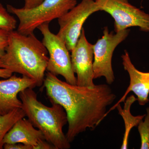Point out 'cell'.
I'll return each instance as SVG.
<instances>
[{
    "instance_id": "12",
    "label": "cell",
    "mask_w": 149,
    "mask_h": 149,
    "mask_svg": "<svg viewBox=\"0 0 149 149\" xmlns=\"http://www.w3.org/2000/svg\"><path fill=\"white\" fill-rule=\"evenodd\" d=\"M45 140L42 131L36 129L28 119L17 120L4 138L3 144L21 143L31 146L32 149L42 140Z\"/></svg>"
},
{
    "instance_id": "11",
    "label": "cell",
    "mask_w": 149,
    "mask_h": 149,
    "mask_svg": "<svg viewBox=\"0 0 149 149\" xmlns=\"http://www.w3.org/2000/svg\"><path fill=\"white\" fill-rule=\"evenodd\" d=\"M122 64L124 69L128 72L130 77V83L124 95L108 113L114 109L116 107L124 102L126 96L130 92H133L137 97V101L140 105L144 106L149 100V72H141L136 69L133 64L127 50L121 56Z\"/></svg>"
},
{
    "instance_id": "23",
    "label": "cell",
    "mask_w": 149,
    "mask_h": 149,
    "mask_svg": "<svg viewBox=\"0 0 149 149\" xmlns=\"http://www.w3.org/2000/svg\"><path fill=\"white\" fill-rule=\"evenodd\" d=\"M93 1H97V0H93Z\"/></svg>"
},
{
    "instance_id": "21",
    "label": "cell",
    "mask_w": 149,
    "mask_h": 149,
    "mask_svg": "<svg viewBox=\"0 0 149 149\" xmlns=\"http://www.w3.org/2000/svg\"><path fill=\"white\" fill-rule=\"evenodd\" d=\"M13 73L8 70L0 68V77L7 79L11 76Z\"/></svg>"
},
{
    "instance_id": "1",
    "label": "cell",
    "mask_w": 149,
    "mask_h": 149,
    "mask_svg": "<svg viewBox=\"0 0 149 149\" xmlns=\"http://www.w3.org/2000/svg\"><path fill=\"white\" fill-rule=\"evenodd\" d=\"M43 85L51 102L59 104L66 112L68 125L65 135L70 143L87 129L94 130L107 116L108 107L116 97L108 85L93 88L71 85L49 72Z\"/></svg>"
},
{
    "instance_id": "14",
    "label": "cell",
    "mask_w": 149,
    "mask_h": 149,
    "mask_svg": "<svg viewBox=\"0 0 149 149\" xmlns=\"http://www.w3.org/2000/svg\"><path fill=\"white\" fill-rule=\"evenodd\" d=\"M26 117L22 108L17 109L4 115H0V149L3 148L4 138L14 124L19 119Z\"/></svg>"
},
{
    "instance_id": "13",
    "label": "cell",
    "mask_w": 149,
    "mask_h": 149,
    "mask_svg": "<svg viewBox=\"0 0 149 149\" xmlns=\"http://www.w3.org/2000/svg\"><path fill=\"white\" fill-rule=\"evenodd\" d=\"M136 101H137V99L134 95H131L124 101L123 109L121 107L120 104L116 107L119 115L124 120L125 126V132L123 139L122 145L120 147L121 149L128 148V139L131 129L133 127L138 126L139 123L143 120L146 116V114H144L143 115L134 116L131 114L130 112L131 106Z\"/></svg>"
},
{
    "instance_id": "16",
    "label": "cell",
    "mask_w": 149,
    "mask_h": 149,
    "mask_svg": "<svg viewBox=\"0 0 149 149\" xmlns=\"http://www.w3.org/2000/svg\"><path fill=\"white\" fill-rule=\"evenodd\" d=\"M8 13L3 6L0 7V30L10 32L16 28L17 22Z\"/></svg>"
},
{
    "instance_id": "17",
    "label": "cell",
    "mask_w": 149,
    "mask_h": 149,
    "mask_svg": "<svg viewBox=\"0 0 149 149\" xmlns=\"http://www.w3.org/2000/svg\"><path fill=\"white\" fill-rule=\"evenodd\" d=\"M9 32L0 30V57L5 53L8 45Z\"/></svg>"
},
{
    "instance_id": "20",
    "label": "cell",
    "mask_w": 149,
    "mask_h": 149,
    "mask_svg": "<svg viewBox=\"0 0 149 149\" xmlns=\"http://www.w3.org/2000/svg\"><path fill=\"white\" fill-rule=\"evenodd\" d=\"M44 0H24V8L29 9L33 8L40 5Z\"/></svg>"
},
{
    "instance_id": "19",
    "label": "cell",
    "mask_w": 149,
    "mask_h": 149,
    "mask_svg": "<svg viewBox=\"0 0 149 149\" xmlns=\"http://www.w3.org/2000/svg\"><path fill=\"white\" fill-rule=\"evenodd\" d=\"M33 149H55L54 147L45 140L40 141Z\"/></svg>"
},
{
    "instance_id": "2",
    "label": "cell",
    "mask_w": 149,
    "mask_h": 149,
    "mask_svg": "<svg viewBox=\"0 0 149 149\" xmlns=\"http://www.w3.org/2000/svg\"><path fill=\"white\" fill-rule=\"evenodd\" d=\"M48 51L34 33L9 32L5 53L0 57V68L35 80L38 87L42 86L49 61Z\"/></svg>"
},
{
    "instance_id": "6",
    "label": "cell",
    "mask_w": 149,
    "mask_h": 149,
    "mask_svg": "<svg viewBox=\"0 0 149 149\" xmlns=\"http://www.w3.org/2000/svg\"><path fill=\"white\" fill-rule=\"evenodd\" d=\"M130 29L109 32L107 27L104 28L103 35L93 45L94 79L104 77L108 85L114 82L115 76L112 58L116 48L128 37Z\"/></svg>"
},
{
    "instance_id": "10",
    "label": "cell",
    "mask_w": 149,
    "mask_h": 149,
    "mask_svg": "<svg viewBox=\"0 0 149 149\" xmlns=\"http://www.w3.org/2000/svg\"><path fill=\"white\" fill-rule=\"evenodd\" d=\"M35 80L12 75L6 80H0V115H4L17 109L22 108V102L17 95L28 88H35Z\"/></svg>"
},
{
    "instance_id": "18",
    "label": "cell",
    "mask_w": 149,
    "mask_h": 149,
    "mask_svg": "<svg viewBox=\"0 0 149 149\" xmlns=\"http://www.w3.org/2000/svg\"><path fill=\"white\" fill-rule=\"evenodd\" d=\"M5 149H32L31 146H27L21 143H5L4 144Z\"/></svg>"
},
{
    "instance_id": "22",
    "label": "cell",
    "mask_w": 149,
    "mask_h": 149,
    "mask_svg": "<svg viewBox=\"0 0 149 149\" xmlns=\"http://www.w3.org/2000/svg\"><path fill=\"white\" fill-rule=\"evenodd\" d=\"M2 6H3L1 4V3H0V7H1Z\"/></svg>"
},
{
    "instance_id": "5",
    "label": "cell",
    "mask_w": 149,
    "mask_h": 149,
    "mask_svg": "<svg viewBox=\"0 0 149 149\" xmlns=\"http://www.w3.org/2000/svg\"><path fill=\"white\" fill-rule=\"evenodd\" d=\"M49 24L44 23L37 28L43 35L42 42L49 54L47 70L56 76L61 75L67 83L77 85V78L72 69L69 51L63 40L51 32Z\"/></svg>"
},
{
    "instance_id": "4",
    "label": "cell",
    "mask_w": 149,
    "mask_h": 149,
    "mask_svg": "<svg viewBox=\"0 0 149 149\" xmlns=\"http://www.w3.org/2000/svg\"><path fill=\"white\" fill-rule=\"evenodd\" d=\"M77 4V0H44L33 8H17L8 5L7 9L19 20L17 32L27 35L34 33L41 24L60 18Z\"/></svg>"
},
{
    "instance_id": "7",
    "label": "cell",
    "mask_w": 149,
    "mask_h": 149,
    "mask_svg": "<svg viewBox=\"0 0 149 149\" xmlns=\"http://www.w3.org/2000/svg\"><path fill=\"white\" fill-rule=\"evenodd\" d=\"M100 11L95 1L82 0L58 19L59 29L57 35L65 43L71 52L76 46L83 25L90 15Z\"/></svg>"
},
{
    "instance_id": "3",
    "label": "cell",
    "mask_w": 149,
    "mask_h": 149,
    "mask_svg": "<svg viewBox=\"0 0 149 149\" xmlns=\"http://www.w3.org/2000/svg\"><path fill=\"white\" fill-rule=\"evenodd\" d=\"M33 89L27 88L19 94L26 116L55 149L70 148V143L63 132V127L68 123L64 109L54 103L51 107L45 105L38 100Z\"/></svg>"
},
{
    "instance_id": "15",
    "label": "cell",
    "mask_w": 149,
    "mask_h": 149,
    "mask_svg": "<svg viewBox=\"0 0 149 149\" xmlns=\"http://www.w3.org/2000/svg\"><path fill=\"white\" fill-rule=\"evenodd\" d=\"M144 121L138 125V130L141 139V149H149V107L146 109Z\"/></svg>"
},
{
    "instance_id": "8",
    "label": "cell",
    "mask_w": 149,
    "mask_h": 149,
    "mask_svg": "<svg viewBox=\"0 0 149 149\" xmlns=\"http://www.w3.org/2000/svg\"><path fill=\"white\" fill-rule=\"evenodd\" d=\"M100 11L109 14L114 20L116 32L139 27L140 30L149 32V14L130 3L128 0H97Z\"/></svg>"
},
{
    "instance_id": "9",
    "label": "cell",
    "mask_w": 149,
    "mask_h": 149,
    "mask_svg": "<svg viewBox=\"0 0 149 149\" xmlns=\"http://www.w3.org/2000/svg\"><path fill=\"white\" fill-rule=\"evenodd\" d=\"M93 45L88 42L83 29L76 46L71 51L72 69L77 74V85L93 88V65L94 61Z\"/></svg>"
}]
</instances>
